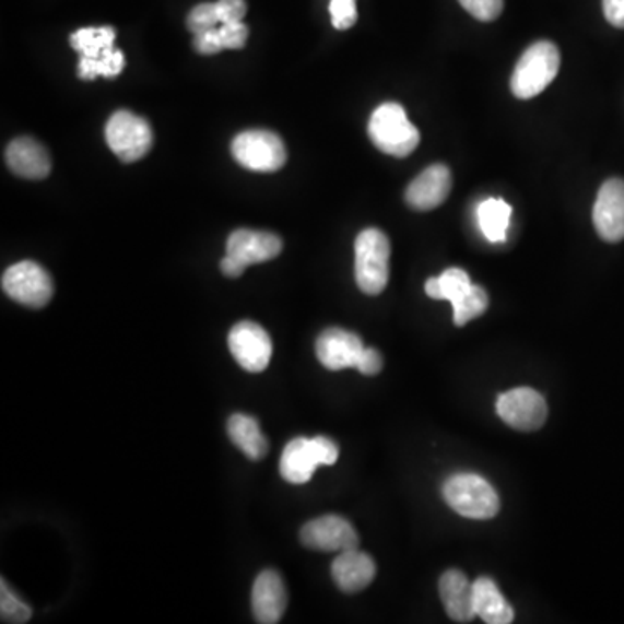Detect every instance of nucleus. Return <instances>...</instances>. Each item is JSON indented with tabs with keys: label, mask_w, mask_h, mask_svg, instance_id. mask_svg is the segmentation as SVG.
<instances>
[{
	"label": "nucleus",
	"mask_w": 624,
	"mask_h": 624,
	"mask_svg": "<svg viewBox=\"0 0 624 624\" xmlns=\"http://www.w3.org/2000/svg\"><path fill=\"white\" fill-rule=\"evenodd\" d=\"M561 68V52L557 46L549 40L532 44L520 56L514 75H511L510 87L514 96L519 99H531L543 93Z\"/></svg>",
	"instance_id": "obj_1"
},
{
	"label": "nucleus",
	"mask_w": 624,
	"mask_h": 624,
	"mask_svg": "<svg viewBox=\"0 0 624 624\" xmlns=\"http://www.w3.org/2000/svg\"><path fill=\"white\" fill-rule=\"evenodd\" d=\"M369 139L378 150L390 156H408L420 143V132L408 120L407 111L398 103H384L375 109L368 123Z\"/></svg>",
	"instance_id": "obj_2"
},
{
	"label": "nucleus",
	"mask_w": 624,
	"mask_h": 624,
	"mask_svg": "<svg viewBox=\"0 0 624 624\" xmlns=\"http://www.w3.org/2000/svg\"><path fill=\"white\" fill-rule=\"evenodd\" d=\"M337 458L339 446L328 437H295L281 452V478L290 484H306L319 466H333Z\"/></svg>",
	"instance_id": "obj_3"
},
{
	"label": "nucleus",
	"mask_w": 624,
	"mask_h": 624,
	"mask_svg": "<svg viewBox=\"0 0 624 624\" xmlns=\"http://www.w3.org/2000/svg\"><path fill=\"white\" fill-rule=\"evenodd\" d=\"M356 283L366 295H378L389 283L390 244L386 233L375 227L361 231L356 238Z\"/></svg>",
	"instance_id": "obj_4"
},
{
	"label": "nucleus",
	"mask_w": 624,
	"mask_h": 624,
	"mask_svg": "<svg viewBox=\"0 0 624 624\" xmlns=\"http://www.w3.org/2000/svg\"><path fill=\"white\" fill-rule=\"evenodd\" d=\"M443 495L449 507L467 519L487 520L498 516V493L481 475H452L446 481Z\"/></svg>",
	"instance_id": "obj_5"
},
{
	"label": "nucleus",
	"mask_w": 624,
	"mask_h": 624,
	"mask_svg": "<svg viewBox=\"0 0 624 624\" xmlns=\"http://www.w3.org/2000/svg\"><path fill=\"white\" fill-rule=\"evenodd\" d=\"M231 151L242 167L251 173H276L286 164V148L271 130H245L231 143Z\"/></svg>",
	"instance_id": "obj_6"
},
{
	"label": "nucleus",
	"mask_w": 624,
	"mask_h": 624,
	"mask_svg": "<svg viewBox=\"0 0 624 624\" xmlns=\"http://www.w3.org/2000/svg\"><path fill=\"white\" fill-rule=\"evenodd\" d=\"M106 143L118 158L132 164L148 155L153 146V132L144 118L120 109L109 117L105 129Z\"/></svg>",
	"instance_id": "obj_7"
},
{
	"label": "nucleus",
	"mask_w": 624,
	"mask_h": 624,
	"mask_svg": "<svg viewBox=\"0 0 624 624\" xmlns=\"http://www.w3.org/2000/svg\"><path fill=\"white\" fill-rule=\"evenodd\" d=\"M2 290L8 297L30 309H43L55 294L49 273L32 260H23L5 269Z\"/></svg>",
	"instance_id": "obj_8"
},
{
	"label": "nucleus",
	"mask_w": 624,
	"mask_h": 624,
	"mask_svg": "<svg viewBox=\"0 0 624 624\" xmlns=\"http://www.w3.org/2000/svg\"><path fill=\"white\" fill-rule=\"evenodd\" d=\"M227 345L236 363L250 374L264 372L273 357V340L254 321H239L231 328Z\"/></svg>",
	"instance_id": "obj_9"
},
{
	"label": "nucleus",
	"mask_w": 624,
	"mask_h": 624,
	"mask_svg": "<svg viewBox=\"0 0 624 624\" xmlns=\"http://www.w3.org/2000/svg\"><path fill=\"white\" fill-rule=\"evenodd\" d=\"M496 411L505 424L522 432L538 431L549 416L545 398L529 387H519L499 396Z\"/></svg>",
	"instance_id": "obj_10"
},
{
	"label": "nucleus",
	"mask_w": 624,
	"mask_h": 624,
	"mask_svg": "<svg viewBox=\"0 0 624 624\" xmlns=\"http://www.w3.org/2000/svg\"><path fill=\"white\" fill-rule=\"evenodd\" d=\"M302 545L318 552L357 549L360 537L351 522L340 516H323L307 522L301 531Z\"/></svg>",
	"instance_id": "obj_11"
},
{
	"label": "nucleus",
	"mask_w": 624,
	"mask_h": 624,
	"mask_svg": "<svg viewBox=\"0 0 624 624\" xmlns=\"http://www.w3.org/2000/svg\"><path fill=\"white\" fill-rule=\"evenodd\" d=\"M593 224L600 238L609 244L624 239V180L603 183L593 207Z\"/></svg>",
	"instance_id": "obj_12"
},
{
	"label": "nucleus",
	"mask_w": 624,
	"mask_h": 624,
	"mask_svg": "<svg viewBox=\"0 0 624 624\" xmlns=\"http://www.w3.org/2000/svg\"><path fill=\"white\" fill-rule=\"evenodd\" d=\"M283 250L280 236L268 231L236 229L226 244V256L235 259L245 269L251 264H262L276 259Z\"/></svg>",
	"instance_id": "obj_13"
},
{
	"label": "nucleus",
	"mask_w": 624,
	"mask_h": 624,
	"mask_svg": "<svg viewBox=\"0 0 624 624\" xmlns=\"http://www.w3.org/2000/svg\"><path fill=\"white\" fill-rule=\"evenodd\" d=\"M365 345L360 337L342 328H328L316 340V356L325 368L331 372L356 368Z\"/></svg>",
	"instance_id": "obj_14"
},
{
	"label": "nucleus",
	"mask_w": 624,
	"mask_h": 624,
	"mask_svg": "<svg viewBox=\"0 0 624 624\" xmlns=\"http://www.w3.org/2000/svg\"><path fill=\"white\" fill-rule=\"evenodd\" d=\"M289 605L285 582L276 570H262L251 590V611L257 623L276 624Z\"/></svg>",
	"instance_id": "obj_15"
},
{
	"label": "nucleus",
	"mask_w": 624,
	"mask_h": 624,
	"mask_svg": "<svg viewBox=\"0 0 624 624\" xmlns=\"http://www.w3.org/2000/svg\"><path fill=\"white\" fill-rule=\"evenodd\" d=\"M451 186L449 168L443 164L431 165L415 180H411L407 189V203L422 212L437 209L451 193Z\"/></svg>",
	"instance_id": "obj_16"
},
{
	"label": "nucleus",
	"mask_w": 624,
	"mask_h": 624,
	"mask_svg": "<svg viewBox=\"0 0 624 624\" xmlns=\"http://www.w3.org/2000/svg\"><path fill=\"white\" fill-rule=\"evenodd\" d=\"M377 575V566L368 553L352 549L340 552L333 561L331 576L335 579L337 587L345 593H357L372 585Z\"/></svg>",
	"instance_id": "obj_17"
},
{
	"label": "nucleus",
	"mask_w": 624,
	"mask_h": 624,
	"mask_svg": "<svg viewBox=\"0 0 624 624\" xmlns=\"http://www.w3.org/2000/svg\"><path fill=\"white\" fill-rule=\"evenodd\" d=\"M440 599L445 602L446 612L457 623H470L474 620L475 600L474 582H470L461 570H446L439 581Z\"/></svg>",
	"instance_id": "obj_18"
},
{
	"label": "nucleus",
	"mask_w": 624,
	"mask_h": 624,
	"mask_svg": "<svg viewBox=\"0 0 624 624\" xmlns=\"http://www.w3.org/2000/svg\"><path fill=\"white\" fill-rule=\"evenodd\" d=\"M5 164L23 179H46L50 156L43 144L32 138H17L5 150Z\"/></svg>",
	"instance_id": "obj_19"
},
{
	"label": "nucleus",
	"mask_w": 624,
	"mask_h": 624,
	"mask_svg": "<svg viewBox=\"0 0 624 624\" xmlns=\"http://www.w3.org/2000/svg\"><path fill=\"white\" fill-rule=\"evenodd\" d=\"M227 436L248 460L259 461L268 455V439L254 416L235 413L227 420Z\"/></svg>",
	"instance_id": "obj_20"
},
{
	"label": "nucleus",
	"mask_w": 624,
	"mask_h": 624,
	"mask_svg": "<svg viewBox=\"0 0 624 624\" xmlns=\"http://www.w3.org/2000/svg\"><path fill=\"white\" fill-rule=\"evenodd\" d=\"M474 600L475 614L487 624H510L514 621V609L493 579L479 578L474 582Z\"/></svg>",
	"instance_id": "obj_21"
},
{
	"label": "nucleus",
	"mask_w": 624,
	"mask_h": 624,
	"mask_svg": "<svg viewBox=\"0 0 624 624\" xmlns=\"http://www.w3.org/2000/svg\"><path fill=\"white\" fill-rule=\"evenodd\" d=\"M511 207L502 198H487L478 207V223L491 244H503L510 227Z\"/></svg>",
	"instance_id": "obj_22"
},
{
	"label": "nucleus",
	"mask_w": 624,
	"mask_h": 624,
	"mask_svg": "<svg viewBox=\"0 0 624 624\" xmlns=\"http://www.w3.org/2000/svg\"><path fill=\"white\" fill-rule=\"evenodd\" d=\"M117 32L114 26H87L70 35V44L80 58L97 59L115 50Z\"/></svg>",
	"instance_id": "obj_23"
},
{
	"label": "nucleus",
	"mask_w": 624,
	"mask_h": 624,
	"mask_svg": "<svg viewBox=\"0 0 624 624\" xmlns=\"http://www.w3.org/2000/svg\"><path fill=\"white\" fill-rule=\"evenodd\" d=\"M472 286L469 274L460 268L446 269L439 278H431L425 283V292L434 301H448L457 304Z\"/></svg>",
	"instance_id": "obj_24"
},
{
	"label": "nucleus",
	"mask_w": 624,
	"mask_h": 624,
	"mask_svg": "<svg viewBox=\"0 0 624 624\" xmlns=\"http://www.w3.org/2000/svg\"><path fill=\"white\" fill-rule=\"evenodd\" d=\"M126 68V56L122 50H111L97 59L80 58L79 76L82 80H94L97 76L115 79Z\"/></svg>",
	"instance_id": "obj_25"
},
{
	"label": "nucleus",
	"mask_w": 624,
	"mask_h": 624,
	"mask_svg": "<svg viewBox=\"0 0 624 624\" xmlns=\"http://www.w3.org/2000/svg\"><path fill=\"white\" fill-rule=\"evenodd\" d=\"M487 306H490V297H487L486 290L482 286L472 285L457 304H452V319H455L457 327H463L472 319L484 315Z\"/></svg>",
	"instance_id": "obj_26"
},
{
	"label": "nucleus",
	"mask_w": 624,
	"mask_h": 624,
	"mask_svg": "<svg viewBox=\"0 0 624 624\" xmlns=\"http://www.w3.org/2000/svg\"><path fill=\"white\" fill-rule=\"evenodd\" d=\"M0 617L2 623L23 624L32 617V609L8 587L2 579L0 582Z\"/></svg>",
	"instance_id": "obj_27"
},
{
	"label": "nucleus",
	"mask_w": 624,
	"mask_h": 624,
	"mask_svg": "<svg viewBox=\"0 0 624 624\" xmlns=\"http://www.w3.org/2000/svg\"><path fill=\"white\" fill-rule=\"evenodd\" d=\"M186 25L193 34L217 28V25H221V20H219L215 2H203V4L195 5L191 13L188 14Z\"/></svg>",
	"instance_id": "obj_28"
},
{
	"label": "nucleus",
	"mask_w": 624,
	"mask_h": 624,
	"mask_svg": "<svg viewBox=\"0 0 624 624\" xmlns=\"http://www.w3.org/2000/svg\"><path fill=\"white\" fill-rule=\"evenodd\" d=\"M330 16L331 25L337 30H349L356 25V0H331Z\"/></svg>",
	"instance_id": "obj_29"
},
{
	"label": "nucleus",
	"mask_w": 624,
	"mask_h": 624,
	"mask_svg": "<svg viewBox=\"0 0 624 624\" xmlns=\"http://www.w3.org/2000/svg\"><path fill=\"white\" fill-rule=\"evenodd\" d=\"M458 2L479 22H495L503 11V0H458Z\"/></svg>",
	"instance_id": "obj_30"
},
{
	"label": "nucleus",
	"mask_w": 624,
	"mask_h": 624,
	"mask_svg": "<svg viewBox=\"0 0 624 624\" xmlns=\"http://www.w3.org/2000/svg\"><path fill=\"white\" fill-rule=\"evenodd\" d=\"M219 35L226 49H244L248 38V26L244 22L224 23L219 26Z\"/></svg>",
	"instance_id": "obj_31"
},
{
	"label": "nucleus",
	"mask_w": 624,
	"mask_h": 624,
	"mask_svg": "<svg viewBox=\"0 0 624 624\" xmlns=\"http://www.w3.org/2000/svg\"><path fill=\"white\" fill-rule=\"evenodd\" d=\"M219 20L221 25L224 23L244 22L247 14V2L245 0H217Z\"/></svg>",
	"instance_id": "obj_32"
},
{
	"label": "nucleus",
	"mask_w": 624,
	"mask_h": 624,
	"mask_svg": "<svg viewBox=\"0 0 624 624\" xmlns=\"http://www.w3.org/2000/svg\"><path fill=\"white\" fill-rule=\"evenodd\" d=\"M193 46L197 52L200 55H219L221 50H224L223 43H221V35H219V28L207 30V32H201V34H195Z\"/></svg>",
	"instance_id": "obj_33"
},
{
	"label": "nucleus",
	"mask_w": 624,
	"mask_h": 624,
	"mask_svg": "<svg viewBox=\"0 0 624 624\" xmlns=\"http://www.w3.org/2000/svg\"><path fill=\"white\" fill-rule=\"evenodd\" d=\"M384 360H381L380 352L377 349H366L361 352L360 361H357L356 369L366 377H374L381 372Z\"/></svg>",
	"instance_id": "obj_34"
},
{
	"label": "nucleus",
	"mask_w": 624,
	"mask_h": 624,
	"mask_svg": "<svg viewBox=\"0 0 624 624\" xmlns=\"http://www.w3.org/2000/svg\"><path fill=\"white\" fill-rule=\"evenodd\" d=\"M605 20L616 28H624V0H602Z\"/></svg>",
	"instance_id": "obj_35"
},
{
	"label": "nucleus",
	"mask_w": 624,
	"mask_h": 624,
	"mask_svg": "<svg viewBox=\"0 0 624 624\" xmlns=\"http://www.w3.org/2000/svg\"><path fill=\"white\" fill-rule=\"evenodd\" d=\"M221 271H223L224 276L239 278L245 273V268L239 264V262H236L235 259H231L229 256H226L221 260Z\"/></svg>",
	"instance_id": "obj_36"
}]
</instances>
